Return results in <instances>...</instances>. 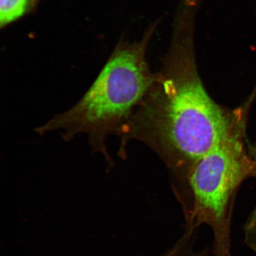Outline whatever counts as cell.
I'll use <instances>...</instances> for the list:
<instances>
[{
	"label": "cell",
	"instance_id": "cell-7",
	"mask_svg": "<svg viewBox=\"0 0 256 256\" xmlns=\"http://www.w3.org/2000/svg\"><path fill=\"white\" fill-rule=\"evenodd\" d=\"M252 155L254 156V158L256 159V148H254V151H252Z\"/></svg>",
	"mask_w": 256,
	"mask_h": 256
},
{
	"label": "cell",
	"instance_id": "cell-5",
	"mask_svg": "<svg viewBox=\"0 0 256 256\" xmlns=\"http://www.w3.org/2000/svg\"><path fill=\"white\" fill-rule=\"evenodd\" d=\"M244 232L246 244L256 252V208L245 223Z\"/></svg>",
	"mask_w": 256,
	"mask_h": 256
},
{
	"label": "cell",
	"instance_id": "cell-6",
	"mask_svg": "<svg viewBox=\"0 0 256 256\" xmlns=\"http://www.w3.org/2000/svg\"><path fill=\"white\" fill-rule=\"evenodd\" d=\"M172 256L170 254H168L167 252H162V254H156L154 256Z\"/></svg>",
	"mask_w": 256,
	"mask_h": 256
},
{
	"label": "cell",
	"instance_id": "cell-4",
	"mask_svg": "<svg viewBox=\"0 0 256 256\" xmlns=\"http://www.w3.org/2000/svg\"><path fill=\"white\" fill-rule=\"evenodd\" d=\"M28 6V0H0V24L11 23L23 16Z\"/></svg>",
	"mask_w": 256,
	"mask_h": 256
},
{
	"label": "cell",
	"instance_id": "cell-1",
	"mask_svg": "<svg viewBox=\"0 0 256 256\" xmlns=\"http://www.w3.org/2000/svg\"><path fill=\"white\" fill-rule=\"evenodd\" d=\"M194 21V12L178 11L162 72L118 132L122 142L148 140L190 168L225 140L247 111L227 113L208 94L195 62Z\"/></svg>",
	"mask_w": 256,
	"mask_h": 256
},
{
	"label": "cell",
	"instance_id": "cell-3",
	"mask_svg": "<svg viewBox=\"0 0 256 256\" xmlns=\"http://www.w3.org/2000/svg\"><path fill=\"white\" fill-rule=\"evenodd\" d=\"M246 120L230 135L178 177L176 200L184 231L198 233L206 226L212 234V256H232L234 206L240 185L256 176V160L244 144Z\"/></svg>",
	"mask_w": 256,
	"mask_h": 256
},
{
	"label": "cell",
	"instance_id": "cell-8",
	"mask_svg": "<svg viewBox=\"0 0 256 256\" xmlns=\"http://www.w3.org/2000/svg\"><path fill=\"white\" fill-rule=\"evenodd\" d=\"M184 233H186V232H184ZM186 234H188V233H186ZM190 235L194 236H195V238H197V236H195L192 235V234H190ZM208 247L210 248V246H208ZM210 252H211V250H210Z\"/></svg>",
	"mask_w": 256,
	"mask_h": 256
},
{
	"label": "cell",
	"instance_id": "cell-2",
	"mask_svg": "<svg viewBox=\"0 0 256 256\" xmlns=\"http://www.w3.org/2000/svg\"><path fill=\"white\" fill-rule=\"evenodd\" d=\"M156 26H152L138 42L118 48L82 97L36 128V132H59L66 140L85 135L92 152L100 154L111 166L108 138L119 132L155 82L146 52Z\"/></svg>",
	"mask_w": 256,
	"mask_h": 256
}]
</instances>
